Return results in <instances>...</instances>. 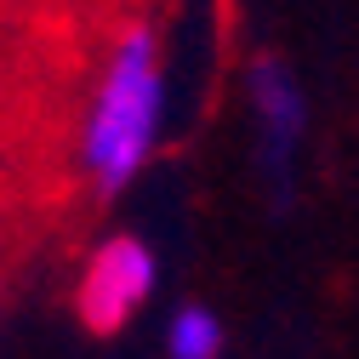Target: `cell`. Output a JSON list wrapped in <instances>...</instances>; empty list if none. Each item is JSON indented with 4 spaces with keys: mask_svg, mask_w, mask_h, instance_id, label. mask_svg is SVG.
Instances as JSON below:
<instances>
[{
    "mask_svg": "<svg viewBox=\"0 0 359 359\" xmlns=\"http://www.w3.org/2000/svg\"><path fill=\"white\" fill-rule=\"evenodd\" d=\"M165 131V52L154 23H131L97 69L80 120V177L97 205H114L149 171Z\"/></svg>",
    "mask_w": 359,
    "mask_h": 359,
    "instance_id": "cell-1",
    "label": "cell"
},
{
    "mask_svg": "<svg viewBox=\"0 0 359 359\" xmlns=\"http://www.w3.org/2000/svg\"><path fill=\"white\" fill-rule=\"evenodd\" d=\"M245 114H251L257 183L268 189L274 211H291L302 149H308V92L280 52H257L245 63Z\"/></svg>",
    "mask_w": 359,
    "mask_h": 359,
    "instance_id": "cell-2",
    "label": "cell"
},
{
    "mask_svg": "<svg viewBox=\"0 0 359 359\" xmlns=\"http://www.w3.org/2000/svg\"><path fill=\"white\" fill-rule=\"evenodd\" d=\"M154 285H160L154 245L143 234H109L92 245V257L74 280V313L92 337H114L149 308Z\"/></svg>",
    "mask_w": 359,
    "mask_h": 359,
    "instance_id": "cell-3",
    "label": "cell"
},
{
    "mask_svg": "<svg viewBox=\"0 0 359 359\" xmlns=\"http://www.w3.org/2000/svg\"><path fill=\"white\" fill-rule=\"evenodd\" d=\"M222 348H229V331H222V320L205 302H183L165 320V353L171 359H222Z\"/></svg>",
    "mask_w": 359,
    "mask_h": 359,
    "instance_id": "cell-4",
    "label": "cell"
}]
</instances>
